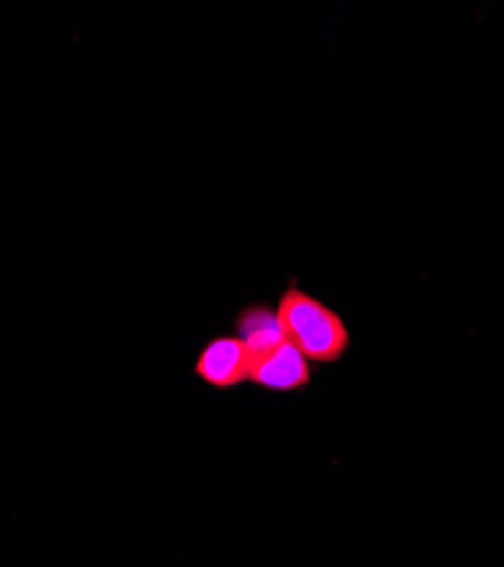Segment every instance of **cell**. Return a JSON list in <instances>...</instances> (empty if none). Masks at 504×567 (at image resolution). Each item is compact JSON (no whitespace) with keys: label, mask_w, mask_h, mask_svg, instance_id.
<instances>
[{"label":"cell","mask_w":504,"mask_h":567,"mask_svg":"<svg viewBox=\"0 0 504 567\" xmlns=\"http://www.w3.org/2000/svg\"><path fill=\"white\" fill-rule=\"evenodd\" d=\"M275 313H278L285 339L302 352L307 361L335 363L346 354L350 346L346 322L309 293L294 287L287 289Z\"/></svg>","instance_id":"1"},{"label":"cell","mask_w":504,"mask_h":567,"mask_svg":"<svg viewBox=\"0 0 504 567\" xmlns=\"http://www.w3.org/2000/svg\"><path fill=\"white\" fill-rule=\"evenodd\" d=\"M253 357L239 337H220L205 346L196 361V374L214 389H235L248 382Z\"/></svg>","instance_id":"2"},{"label":"cell","mask_w":504,"mask_h":567,"mask_svg":"<svg viewBox=\"0 0 504 567\" xmlns=\"http://www.w3.org/2000/svg\"><path fill=\"white\" fill-rule=\"evenodd\" d=\"M248 382L268 391H298L311 382L309 361L289 341L253 357Z\"/></svg>","instance_id":"3"},{"label":"cell","mask_w":504,"mask_h":567,"mask_svg":"<svg viewBox=\"0 0 504 567\" xmlns=\"http://www.w3.org/2000/svg\"><path fill=\"white\" fill-rule=\"evenodd\" d=\"M237 337L244 341L250 357L266 354L287 341L278 313L270 311L268 307L246 309L237 320Z\"/></svg>","instance_id":"4"}]
</instances>
